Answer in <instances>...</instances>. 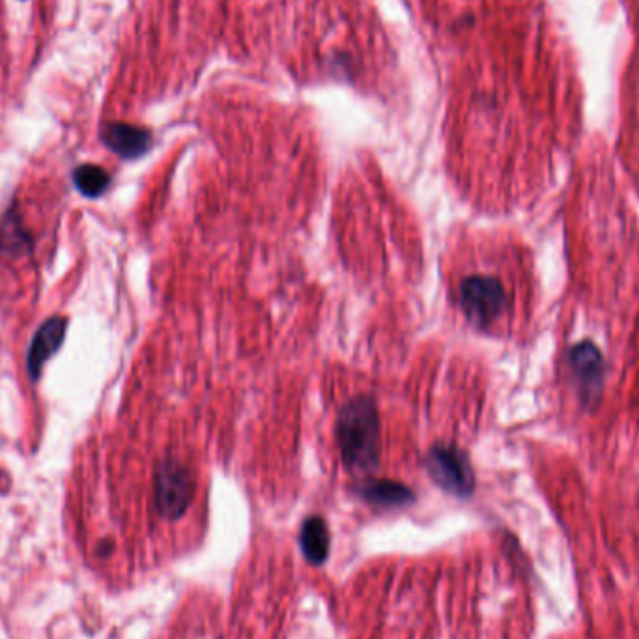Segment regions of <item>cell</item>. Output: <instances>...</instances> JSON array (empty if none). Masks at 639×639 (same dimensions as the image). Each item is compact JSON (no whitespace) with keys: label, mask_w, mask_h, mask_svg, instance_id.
Wrapping results in <instances>:
<instances>
[{"label":"cell","mask_w":639,"mask_h":639,"mask_svg":"<svg viewBox=\"0 0 639 639\" xmlns=\"http://www.w3.org/2000/svg\"><path fill=\"white\" fill-rule=\"evenodd\" d=\"M337 443L348 468L367 471L378 464L380 419L376 404L370 398H354L339 412Z\"/></svg>","instance_id":"6da1fadb"},{"label":"cell","mask_w":639,"mask_h":639,"mask_svg":"<svg viewBox=\"0 0 639 639\" xmlns=\"http://www.w3.org/2000/svg\"><path fill=\"white\" fill-rule=\"evenodd\" d=\"M456 301L473 326L492 329L507 314L509 292L497 275L475 273L460 281Z\"/></svg>","instance_id":"7a4b0ae2"},{"label":"cell","mask_w":639,"mask_h":639,"mask_svg":"<svg viewBox=\"0 0 639 639\" xmlns=\"http://www.w3.org/2000/svg\"><path fill=\"white\" fill-rule=\"evenodd\" d=\"M197 479L193 471L178 460H165L154 477V505L165 520H176L189 509L195 497Z\"/></svg>","instance_id":"3957f363"},{"label":"cell","mask_w":639,"mask_h":639,"mask_svg":"<svg viewBox=\"0 0 639 639\" xmlns=\"http://www.w3.org/2000/svg\"><path fill=\"white\" fill-rule=\"evenodd\" d=\"M426 469L430 477L451 494L468 496L473 490V471L469 460L455 447H434L426 456Z\"/></svg>","instance_id":"277c9868"},{"label":"cell","mask_w":639,"mask_h":639,"mask_svg":"<svg viewBox=\"0 0 639 639\" xmlns=\"http://www.w3.org/2000/svg\"><path fill=\"white\" fill-rule=\"evenodd\" d=\"M66 329H68V320L53 316L36 331L34 339L30 342L29 355H27V369L32 380L40 378L43 365L57 354L58 348L62 346L66 337Z\"/></svg>","instance_id":"5b68a950"},{"label":"cell","mask_w":639,"mask_h":639,"mask_svg":"<svg viewBox=\"0 0 639 639\" xmlns=\"http://www.w3.org/2000/svg\"><path fill=\"white\" fill-rule=\"evenodd\" d=\"M101 139L109 150L126 159L142 156L152 144V137L146 129L129 124H107L101 131Z\"/></svg>","instance_id":"8992f818"},{"label":"cell","mask_w":639,"mask_h":639,"mask_svg":"<svg viewBox=\"0 0 639 639\" xmlns=\"http://www.w3.org/2000/svg\"><path fill=\"white\" fill-rule=\"evenodd\" d=\"M32 245V236L23 225L17 206L12 204L0 221V253L6 256L27 255Z\"/></svg>","instance_id":"52a82bcc"},{"label":"cell","mask_w":639,"mask_h":639,"mask_svg":"<svg viewBox=\"0 0 639 639\" xmlns=\"http://www.w3.org/2000/svg\"><path fill=\"white\" fill-rule=\"evenodd\" d=\"M572 370L582 387L583 395H593L602 380V361L597 350L591 344H583L576 348V352L570 357Z\"/></svg>","instance_id":"ba28073f"},{"label":"cell","mask_w":639,"mask_h":639,"mask_svg":"<svg viewBox=\"0 0 639 639\" xmlns=\"http://www.w3.org/2000/svg\"><path fill=\"white\" fill-rule=\"evenodd\" d=\"M301 546L307 559L318 565L326 559L329 550V531L322 518H309L301 531Z\"/></svg>","instance_id":"9c48e42d"},{"label":"cell","mask_w":639,"mask_h":639,"mask_svg":"<svg viewBox=\"0 0 639 639\" xmlns=\"http://www.w3.org/2000/svg\"><path fill=\"white\" fill-rule=\"evenodd\" d=\"M73 184L88 199H98L111 184V176L98 165H81L73 172Z\"/></svg>","instance_id":"30bf717a"},{"label":"cell","mask_w":639,"mask_h":639,"mask_svg":"<svg viewBox=\"0 0 639 639\" xmlns=\"http://www.w3.org/2000/svg\"><path fill=\"white\" fill-rule=\"evenodd\" d=\"M363 496L380 505H402L412 499L408 488L395 483H370L363 488Z\"/></svg>","instance_id":"8fae6325"}]
</instances>
